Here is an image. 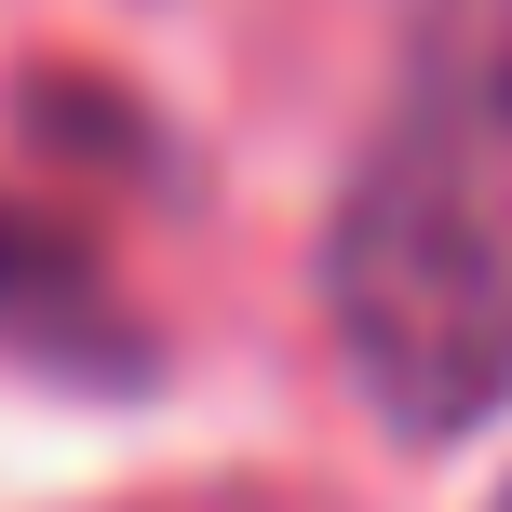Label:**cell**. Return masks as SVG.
Segmentation results:
<instances>
[{
  "label": "cell",
  "mask_w": 512,
  "mask_h": 512,
  "mask_svg": "<svg viewBox=\"0 0 512 512\" xmlns=\"http://www.w3.org/2000/svg\"><path fill=\"white\" fill-rule=\"evenodd\" d=\"M310 283L391 445H459L512 405V0H405Z\"/></svg>",
  "instance_id": "1"
},
{
  "label": "cell",
  "mask_w": 512,
  "mask_h": 512,
  "mask_svg": "<svg viewBox=\"0 0 512 512\" xmlns=\"http://www.w3.org/2000/svg\"><path fill=\"white\" fill-rule=\"evenodd\" d=\"M0 324H14V337H41V351H108L95 256H68L54 230H14V216H0Z\"/></svg>",
  "instance_id": "2"
},
{
  "label": "cell",
  "mask_w": 512,
  "mask_h": 512,
  "mask_svg": "<svg viewBox=\"0 0 512 512\" xmlns=\"http://www.w3.org/2000/svg\"><path fill=\"white\" fill-rule=\"evenodd\" d=\"M499 512H512V499H499Z\"/></svg>",
  "instance_id": "3"
}]
</instances>
